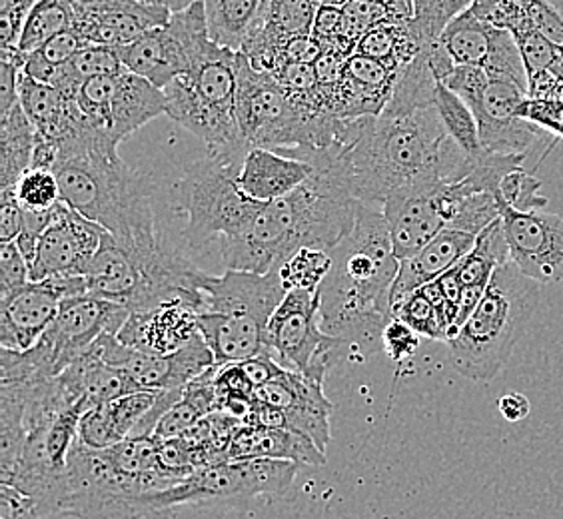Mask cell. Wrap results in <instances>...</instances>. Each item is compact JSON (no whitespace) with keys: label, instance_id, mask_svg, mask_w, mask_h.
Segmentation results:
<instances>
[{"label":"cell","instance_id":"obj_1","mask_svg":"<svg viewBox=\"0 0 563 519\" xmlns=\"http://www.w3.org/2000/svg\"><path fill=\"white\" fill-rule=\"evenodd\" d=\"M332 268L320 286V325L344 346L374 354L394 318L391 286L400 270L390 227L379 206L360 205L356 222L330 250Z\"/></svg>","mask_w":563,"mask_h":519},{"label":"cell","instance_id":"obj_2","mask_svg":"<svg viewBox=\"0 0 563 519\" xmlns=\"http://www.w3.org/2000/svg\"><path fill=\"white\" fill-rule=\"evenodd\" d=\"M350 178L362 205L379 206L410 186L457 180L466 154L457 148L433 107L384 110L362 120L346 148Z\"/></svg>","mask_w":563,"mask_h":519},{"label":"cell","instance_id":"obj_3","mask_svg":"<svg viewBox=\"0 0 563 519\" xmlns=\"http://www.w3.org/2000/svg\"><path fill=\"white\" fill-rule=\"evenodd\" d=\"M53 173L60 185V200L120 244H144L163 236L156 227L151 176L124 163L119 144H92L63 158Z\"/></svg>","mask_w":563,"mask_h":519},{"label":"cell","instance_id":"obj_4","mask_svg":"<svg viewBox=\"0 0 563 519\" xmlns=\"http://www.w3.org/2000/svg\"><path fill=\"white\" fill-rule=\"evenodd\" d=\"M88 292L120 303L131 312L168 302L205 308L208 274L166 236L146 244H120L107 236L87 274Z\"/></svg>","mask_w":563,"mask_h":519},{"label":"cell","instance_id":"obj_5","mask_svg":"<svg viewBox=\"0 0 563 519\" xmlns=\"http://www.w3.org/2000/svg\"><path fill=\"white\" fill-rule=\"evenodd\" d=\"M542 288L511 260L499 264L476 310L448 342L460 376L488 384L506 368L538 310Z\"/></svg>","mask_w":563,"mask_h":519},{"label":"cell","instance_id":"obj_6","mask_svg":"<svg viewBox=\"0 0 563 519\" xmlns=\"http://www.w3.org/2000/svg\"><path fill=\"white\" fill-rule=\"evenodd\" d=\"M286 294L278 268L268 274L227 270L208 276L205 308L196 322L217 364L244 362L271 350L266 328Z\"/></svg>","mask_w":563,"mask_h":519},{"label":"cell","instance_id":"obj_7","mask_svg":"<svg viewBox=\"0 0 563 519\" xmlns=\"http://www.w3.org/2000/svg\"><path fill=\"white\" fill-rule=\"evenodd\" d=\"M164 95L166 117L205 141L208 154L244 156L250 151L236 112L239 53L227 51L174 78Z\"/></svg>","mask_w":563,"mask_h":519},{"label":"cell","instance_id":"obj_8","mask_svg":"<svg viewBox=\"0 0 563 519\" xmlns=\"http://www.w3.org/2000/svg\"><path fill=\"white\" fill-rule=\"evenodd\" d=\"M244 156L208 154L190 164L183 180L174 186L186 214L183 239L188 249L200 252L214 240L234 239L261 212L264 202L252 200L239 186Z\"/></svg>","mask_w":563,"mask_h":519},{"label":"cell","instance_id":"obj_9","mask_svg":"<svg viewBox=\"0 0 563 519\" xmlns=\"http://www.w3.org/2000/svg\"><path fill=\"white\" fill-rule=\"evenodd\" d=\"M442 85L462 97L474 112L484 151L530 156L536 144L553 139L521 119L520 107L528 90L511 80L492 78L482 66H454Z\"/></svg>","mask_w":563,"mask_h":519},{"label":"cell","instance_id":"obj_10","mask_svg":"<svg viewBox=\"0 0 563 519\" xmlns=\"http://www.w3.org/2000/svg\"><path fill=\"white\" fill-rule=\"evenodd\" d=\"M296 474L298 464L284 460H227L198 467L176 486L142 496V506L152 519H166L186 504L278 496L292 486Z\"/></svg>","mask_w":563,"mask_h":519},{"label":"cell","instance_id":"obj_11","mask_svg":"<svg viewBox=\"0 0 563 519\" xmlns=\"http://www.w3.org/2000/svg\"><path fill=\"white\" fill-rule=\"evenodd\" d=\"M227 51L210 38L205 0H196L183 11H174L168 24L146 31L117 53L124 68L164 90L174 78Z\"/></svg>","mask_w":563,"mask_h":519},{"label":"cell","instance_id":"obj_12","mask_svg":"<svg viewBox=\"0 0 563 519\" xmlns=\"http://www.w3.org/2000/svg\"><path fill=\"white\" fill-rule=\"evenodd\" d=\"M131 310L97 294H80L60 306L55 322L36 346L24 352L36 376L55 378L102 334H119Z\"/></svg>","mask_w":563,"mask_h":519},{"label":"cell","instance_id":"obj_13","mask_svg":"<svg viewBox=\"0 0 563 519\" xmlns=\"http://www.w3.org/2000/svg\"><path fill=\"white\" fill-rule=\"evenodd\" d=\"M266 344L284 368L324 384L342 340L325 334L320 325V290H290L272 314Z\"/></svg>","mask_w":563,"mask_h":519},{"label":"cell","instance_id":"obj_14","mask_svg":"<svg viewBox=\"0 0 563 519\" xmlns=\"http://www.w3.org/2000/svg\"><path fill=\"white\" fill-rule=\"evenodd\" d=\"M466 186L462 180H433L391 195L382 212L390 227L396 258H412L442 230L452 227Z\"/></svg>","mask_w":563,"mask_h":519},{"label":"cell","instance_id":"obj_15","mask_svg":"<svg viewBox=\"0 0 563 519\" xmlns=\"http://www.w3.org/2000/svg\"><path fill=\"white\" fill-rule=\"evenodd\" d=\"M110 366L122 369L136 389L186 388L217 364L212 350L198 334L173 354H146L122 344L117 334H102L92 344Z\"/></svg>","mask_w":563,"mask_h":519},{"label":"cell","instance_id":"obj_16","mask_svg":"<svg viewBox=\"0 0 563 519\" xmlns=\"http://www.w3.org/2000/svg\"><path fill=\"white\" fill-rule=\"evenodd\" d=\"M87 292L85 276H51L31 280L11 296L0 298V346L14 352L36 346L55 322L63 302Z\"/></svg>","mask_w":563,"mask_h":519},{"label":"cell","instance_id":"obj_17","mask_svg":"<svg viewBox=\"0 0 563 519\" xmlns=\"http://www.w3.org/2000/svg\"><path fill=\"white\" fill-rule=\"evenodd\" d=\"M440 43L455 66H482L492 78L511 80L528 90V73L514 36L482 19L472 7L445 24Z\"/></svg>","mask_w":563,"mask_h":519},{"label":"cell","instance_id":"obj_18","mask_svg":"<svg viewBox=\"0 0 563 519\" xmlns=\"http://www.w3.org/2000/svg\"><path fill=\"white\" fill-rule=\"evenodd\" d=\"M104 236V228L60 200L53 208L51 222L36 244L31 280H46L51 276H85Z\"/></svg>","mask_w":563,"mask_h":519},{"label":"cell","instance_id":"obj_19","mask_svg":"<svg viewBox=\"0 0 563 519\" xmlns=\"http://www.w3.org/2000/svg\"><path fill=\"white\" fill-rule=\"evenodd\" d=\"M499 206L509 260L542 286L563 281V218L545 210L520 212Z\"/></svg>","mask_w":563,"mask_h":519},{"label":"cell","instance_id":"obj_20","mask_svg":"<svg viewBox=\"0 0 563 519\" xmlns=\"http://www.w3.org/2000/svg\"><path fill=\"white\" fill-rule=\"evenodd\" d=\"M173 11L154 0H82L75 7L73 29L87 44L119 51L141 34L168 24Z\"/></svg>","mask_w":563,"mask_h":519},{"label":"cell","instance_id":"obj_21","mask_svg":"<svg viewBox=\"0 0 563 519\" xmlns=\"http://www.w3.org/2000/svg\"><path fill=\"white\" fill-rule=\"evenodd\" d=\"M196 316L198 312L188 303H163L131 312L117 335L132 350L146 354H173L200 334Z\"/></svg>","mask_w":563,"mask_h":519},{"label":"cell","instance_id":"obj_22","mask_svg":"<svg viewBox=\"0 0 563 519\" xmlns=\"http://www.w3.org/2000/svg\"><path fill=\"white\" fill-rule=\"evenodd\" d=\"M476 240L477 236L464 230L445 228L412 258L401 260L400 270L391 286V310L410 294L452 270L476 246Z\"/></svg>","mask_w":563,"mask_h":519},{"label":"cell","instance_id":"obj_23","mask_svg":"<svg viewBox=\"0 0 563 519\" xmlns=\"http://www.w3.org/2000/svg\"><path fill=\"white\" fill-rule=\"evenodd\" d=\"M314 174V164L286 156L282 152L254 146L246 152L240 168L239 186L244 195L258 202H274L292 195Z\"/></svg>","mask_w":563,"mask_h":519},{"label":"cell","instance_id":"obj_24","mask_svg":"<svg viewBox=\"0 0 563 519\" xmlns=\"http://www.w3.org/2000/svg\"><path fill=\"white\" fill-rule=\"evenodd\" d=\"M284 460L298 465H324L325 454L306 433L286 428L240 423L228 445V460Z\"/></svg>","mask_w":563,"mask_h":519},{"label":"cell","instance_id":"obj_25","mask_svg":"<svg viewBox=\"0 0 563 519\" xmlns=\"http://www.w3.org/2000/svg\"><path fill=\"white\" fill-rule=\"evenodd\" d=\"M168 110L163 88L151 80L134 75L129 68L117 75L112 102H110V130L117 141H126L136 130Z\"/></svg>","mask_w":563,"mask_h":519},{"label":"cell","instance_id":"obj_26","mask_svg":"<svg viewBox=\"0 0 563 519\" xmlns=\"http://www.w3.org/2000/svg\"><path fill=\"white\" fill-rule=\"evenodd\" d=\"M73 400L92 408L104 401L117 400L124 394L136 391L131 378L122 369L110 366L95 347H88L65 372L58 374Z\"/></svg>","mask_w":563,"mask_h":519},{"label":"cell","instance_id":"obj_27","mask_svg":"<svg viewBox=\"0 0 563 519\" xmlns=\"http://www.w3.org/2000/svg\"><path fill=\"white\" fill-rule=\"evenodd\" d=\"M268 7L271 0H205L210 38L240 53L264 29Z\"/></svg>","mask_w":563,"mask_h":519},{"label":"cell","instance_id":"obj_28","mask_svg":"<svg viewBox=\"0 0 563 519\" xmlns=\"http://www.w3.org/2000/svg\"><path fill=\"white\" fill-rule=\"evenodd\" d=\"M36 130L21 104L0 119V186L12 188L33 164Z\"/></svg>","mask_w":563,"mask_h":519},{"label":"cell","instance_id":"obj_29","mask_svg":"<svg viewBox=\"0 0 563 519\" xmlns=\"http://www.w3.org/2000/svg\"><path fill=\"white\" fill-rule=\"evenodd\" d=\"M124 70L119 53L110 46L100 44H85V48L78 55L58 68L55 76V85L68 100H76L78 90L95 76L119 75Z\"/></svg>","mask_w":563,"mask_h":519},{"label":"cell","instance_id":"obj_30","mask_svg":"<svg viewBox=\"0 0 563 519\" xmlns=\"http://www.w3.org/2000/svg\"><path fill=\"white\" fill-rule=\"evenodd\" d=\"M433 109L438 112L450 139L457 144L460 151L464 152L466 156H477L479 152H484L474 112L462 100V97H457L454 90H450L442 82H438V87H435Z\"/></svg>","mask_w":563,"mask_h":519},{"label":"cell","instance_id":"obj_31","mask_svg":"<svg viewBox=\"0 0 563 519\" xmlns=\"http://www.w3.org/2000/svg\"><path fill=\"white\" fill-rule=\"evenodd\" d=\"M75 9L63 0H38L22 29L19 51L31 55L66 29H73Z\"/></svg>","mask_w":563,"mask_h":519},{"label":"cell","instance_id":"obj_32","mask_svg":"<svg viewBox=\"0 0 563 519\" xmlns=\"http://www.w3.org/2000/svg\"><path fill=\"white\" fill-rule=\"evenodd\" d=\"M332 268V254L328 250L303 246L282 262L280 278L284 288L318 292L328 272Z\"/></svg>","mask_w":563,"mask_h":519},{"label":"cell","instance_id":"obj_33","mask_svg":"<svg viewBox=\"0 0 563 519\" xmlns=\"http://www.w3.org/2000/svg\"><path fill=\"white\" fill-rule=\"evenodd\" d=\"M394 318L413 328L418 334L430 340H442L448 344L452 335V325L445 318L444 310L430 300L422 288L410 294L404 302L394 308Z\"/></svg>","mask_w":563,"mask_h":519},{"label":"cell","instance_id":"obj_34","mask_svg":"<svg viewBox=\"0 0 563 519\" xmlns=\"http://www.w3.org/2000/svg\"><path fill=\"white\" fill-rule=\"evenodd\" d=\"M346 33L350 38L360 41L364 34L386 22L406 21L390 0H347L344 7Z\"/></svg>","mask_w":563,"mask_h":519},{"label":"cell","instance_id":"obj_35","mask_svg":"<svg viewBox=\"0 0 563 519\" xmlns=\"http://www.w3.org/2000/svg\"><path fill=\"white\" fill-rule=\"evenodd\" d=\"M12 188L26 210H51L60 202V185L53 170L29 168Z\"/></svg>","mask_w":563,"mask_h":519},{"label":"cell","instance_id":"obj_36","mask_svg":"<svg viewBox=\"0 0 563 519\" xmlns=\"http://www.w3.org/2000/svg\"><path fill=\"white\" fill-rule=\"evenodd\" d=\"M542 183L528 173L523 166L511 170L499 183L498 198L501 205L511 206L520 212L543 210L548 206V198L540 195Z\"/></svg>","mask_w":563,"mask_h":519},{"label":"cell","instance_id":"obj_37","mask_svg":"<svg viewBox=\"0 0 563 519\" xmlns=\"http://www.w3.org/2000/svg\"><path fill=\"white\" fill-rule=\"evenodd\" d=\"M412 4L410 24L423 44L435 43L444 33L445 24L457 14L452 0H412Z\"/></svg>","mask_w":563,"mask_h":519},{"label":"cell","instance_id":"obj_38","mask_svg":"<svg viewBox=\"0 0 563 519\" xmlns=\"http://www.w3.org/2000/svg\"><path fill=\"white\" fill-rule=\"evenodd\" d=\"M76 440L80 444L90 448V450H107V448H112V445L122 442L117 428H114V423H112V418H110L107 401L88 408L80 416L78 438Z\"/></svg>","mask_w":563,"mask_h":519},{"label":"cell","instance_id":"obj_39","mask_svg":"<svg viewBox=\"0 0 563 519\" xmlns=\"http://www.w3.org/2000/svg\"><path fill=\"white\" fill-rule=\"evenodd\" d=\"M520 117L553 139H563V98L528 97L520 107Z\"/></svg>","mask_w":563,"mask_h":519},{"label":"cell","instance_id":"obj_40","mask_svg":"<svg viewBox=\"0 0 563 519\" xmlns=\"http://www.w3.org/2000/svg\"><path fill=\"white\" fill-rule=\"evenodd\" d=\"M31 281V266L16 242L0 244V298H7Z\"/></svg>","mask_w":563,"mask_h":519},{"label":"cell","instance_id":"obj_41","mask_svg":"<svg viewBox=\"0 0 563 519\" xmlns=\"http://www.w3.org/2000/svg\"><path fill=\"white\" fill-rule=\"evenodd\" d=\"M38 0H0V51L19 48L29 12Z\"/></svg>","mask_w":563,"mask_h":519},{"label":"cell","instance_id":"obj_42","mask_svg":"<svg viewBox=\"0 0 563 519\" xmlns=\"http://www.w3.org/2000/svg\"><path fill=\"white\" fill-rule=\"evenodd\" d=\"M382 344L391 362L404 364L420 346V334L406 322H401L400 318H391L390 324L386 325L382 335Z\"/></svg>","mask_w":563,"mask_h":519},{"label":"cell","instance_id":"obj_43","mask_svg":"<svg viewBox=\"0 0 563 519\" xmlns=\"http://www.w3.org/2000/svg\"><path fill=\"white\" fill-rule=\"evenodd\" d=\"M274 76L278 78L282 87L288 90L290 97H308V95H314L320 88L316 66L310 63H288Z\"/></svg>","mask_w":563,"mask_h":519},{"label":"cell","instance_id":"obj_44","mask_svg":"<svg viewBox=\"0 0 563 519\" xmlns=\"http://www.w3.org/2000/svg\"><path fill=\"white\" fill-rule=\"evenodd\" d=\"M33 498L9 484H0V519H43Z\"/></svg>","mask_w":563,"mask_h":519},{"label":"cell","instance_id":"obj_45","mask_svg":"<svg viewBox=\"0 0 563 519\" xmlns=\"http://www.w3.org/2000/svg\"><path fill=\"white\" fill-rule=\"evenodd\" d=\"M85 38L76 33L75 29H66L60 34H56L55 38H51L44 44L43 48H38V53L53 65L65 66L70 63L82 48H85Z\"/></svg>","mask_w":563,"mask_h":519},{"label":"cell","instance_id":"obj_46","mask_svg":"<svg viewBox=\"0 0 563 519\" xmlns=\"http://www.w3.org/2000/svg\"><path fill=\"white\" fill-rule=\"evenodd\" d=\"M22 232V206L14 188L0 192V242H14Z\"/></svg>","mask_w":563,"mask_h":519},{"label":"cell","instance_id":"obj_47","mask_svg":"<svg viewBox=\"0 0 563 519\" xmlns=\"http://www.w3.org/2000/svg\"><path fill=\"white\" fill-rule=\"evenodd\" d=\"M322 53H324L322 44L312 34L296 36V38H292L290 43L284 46L286 63H310V65H314L316 60L322 56Z\"/></svg>","mask_w":563,"mask_h":519},{"label":"cell","instance_id":"obj_48","mask_svg":"<svg viewBox=\"0 0 563 519\" xmlns=\"http://www.w3.org/2000/svg\"><path fill=\"white\" fill-rule=\"evenodd\" d=\"M498 410L508 422H523L531 413V401L520 391H508L498 398Z\"/></svg>","mask_w":563,"mask_h":519},{"label":"cell","instance_id":"obj_49","mask_svg":"<svg viewBox=\"0 0 563 519\" xmlns=\"http://www.w3.org/2000/svg\"><path fill=\"white\" fill-rule=\"evenodd\" d=\"M22 73H24V76L33 78V80L44 82V85H53L56 73H58V66L48 63L38 51H34L31 55H26Z\"/></svg>","mask_w":563,"mask_h":519},{"label":"cell","instance_id":"obj_50","mask_svg":"<svg viewBox=\"0 0 563 519\" xmlns=\"http://www.w3.org/2000/svg\"><path fill=\"white\" fill-rule=\"evenodd\" d=\"M316 9H325V7H336V9H344L347 0H310Z\"/></svg>","mask_w":563,"mask_h":519},{"label":"cell","instance_id":"obj_51","mask_svg":"<svg viewBox=\"0 0 563 519\" xmlns=\"http://www.w3.org/2000/svg\"><path fill=\"white\" fill-rule=\"evenodd\" d=\"M452 2H454L455 11L460 14V12L466 11L467 7H472L474 0H452Z\"/></svg>","mask_w":563,"mask_h":519}]
</instances>
